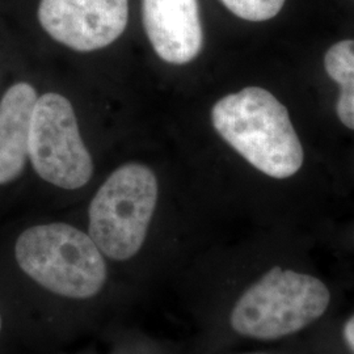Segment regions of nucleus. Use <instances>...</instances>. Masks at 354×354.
Wrapping results in <instances>:
<instances>
[{
    "label": "nucleus",
    "mask_w": 354,
    "mask_h": 354,
    "mask_svg": "<svg viewBox=\"0 0 354 354\" xmlns=\"http://www.w3.org/2000/svg\"><path fill=\"white\" fill-rule=\"evenodd\" d=\"M215 131L266 176L288 178L304 165V147L288 108L269 91L247 87L215 102Z\"/></svg>",
    "instance_id": "f257e3e1"
},
{
    "label": "nucleus",
    "mask_w": 354,
    "mask_h": 354,
    "mask_svg": "<svg viewBox=\"0 0 354 354\" xmlns=\"http://www.w3.org/2000/svg\"><path fill=\"white\" fill-rule=\"evenodd\" d=\"M15 256L30 279L68 298H91L106 279V264L96 243L66 223L26 228L17 238Z\"/></svg>",
    "instance_id": "f03ea898"
},
{
    "label": "nucleus",
    "mask_w": 354,
    "mask_h": 354,
    "mask_svg": "<svg viewBox=\"0 0 354 354\" xmlns=\"http://www.w3.org/2000/svg\"><path fill=\"white\" fill-rule=\"evenodd\" d=\"M329 302L330 291L323 281L276 266L241 295L231 326L241 336L277 340L317 322Z\"/></svg>",
    "instance_id": "7ed1b4c3"
},
{
    "label": "nucleus",
    "mask_w": 354,
    "mask_h": 354,
    "mask_svg": "<svg viewBox=\"0 0 354 354\" xmlns=\"http://www.w3.org/2000/svg\"><path fill=\"white\" fill-rule=\"evenodd\" d=\"M156 201L158 180L147 165L117 168L89 205V236L109 259H131L145 243Z\"/></svg>",
    "instance_id": "20e7f679"
},
{
    "label": "nucleus",
    "mask_w": 354,
    "mask_h": 354,
    "mask_svg": "<svg viewBox=\"0 0 354 354\" xmlns=\"http://www.w3.org/2000/svg\"><path fill=\"white\" fill-rule=\"evenodd\" d=\"M29 162L42 180L64 189H79L92 177V158L80 137L74 108L59 93H44L36 102Z\"/></svg>",
    "instance_id": "39448f33"
},
{
    "label": "nucleus",
    "mask_w": 354,
    "mask_h": 354,
    "mask_svg": "<svg viewBox=\"0 0 354 354\" xmlns=\"http://www.w3.org/2000/svg\"><path fill=\"white\" fill-rule=\"evenodd\" d=\"M38 21L57 42L73 50H99L127 29L129 0H39Z\"/></svg>",
    "instance_id": "423d86ee"
},
{
    "label": "nucleus",
    "mask_w": 354,
    "mask_h": 354,
    "mask_svg": "<svg viewBox=\"0 0 354 354\" xmlns=\"http://www.w3.org/2000/svg\"><path fill=\"white\" fill-rule=\"evenodd\" d=\"M142 20L152 49L167 64H189L203 50L197 0H142Z\"/></svg>",
    "instance_id": "0eeeda50"
},
{
    "label": "nucleus",
    "mask_w": 354,
    "mask_h": 354,
    "mask_svg": "<svg viewBox=\"0 0 354 354\" xmlns=\"http://www.w3.org/2000/svg\"><path fill=\"white\" fill-rule=\"evenodd\" d=\"M38 96L28 82H17L0 99V185L21 176L29 160V133Z\"/></svg>",
    "instance_id": "6e6552de"
},
{
    "label": "nucleus",
    "mask_w": 354,
    "mask_h": 354,
    "mask_svg": "<svg viewBox=\"0 0 354 354\" xmlns=\"http://www.w3.org/2000/svg\"><path fill=\"white\" fill-rule=\"evenodd\" d=\"M324 68L340 87L337 117L342 125L354 130V39H342L332 45L324 55Z\"/></svg>",
    "instance_id": "1a4fd4ad"
},
{
    "label": "nucleus",
    "mask_w": 354,
    "mask_h": 354,
    "mask_svg": "<svg viewBox=\"0 0 354 354\" xmlns=\"http://www.w3.org/2000/svg\"><path fill=\"white\" fill-rule=\"evenodd\" d=\"M230 12L247 21L261 23L276 17L286 0H221Z\"/></svg>",
    "instance_id": "9d476101"
},
{
    "label": "nucleus",
    "mask_w": 354,
    "mask_h": 354,
    "mask_svg": "<svg viewBox=\"0 0 354 354\" xmlns=\"http://www.w3.org/2000/svg\"><path fill=\"white\" fill-rule=\"evenodd\" d=\"M344 337L354 352V315L346 322L344 327Z\"/></svg>",
    "instance_id": "9b49d317"
},
{
    "label": "nucleus",
    "mask_w": 354,
    "mask_h": 354,
    "mask_svg": "<svg viewBox=\"0 0 354 354\" xmlns=\"http://www.w3.org/2000/svg\"><path fill=\"white\" fill-rule=\"evenodd\" d=\"M0 329H1V317H0Z\"/></svg>",
    "instance_id": "f8f14e48"
}]
</instances>
